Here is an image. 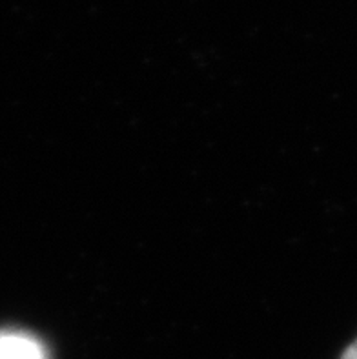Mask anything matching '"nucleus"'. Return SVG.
Here are the masks:
<instances>
[{
  "instance_id": "f257e3e1",
  "label": "nucleus",
  "mask_w": 357,
  "mask_h": 359,
  "mask_svg": "<svg viewBox=\"0 0 357 359\" xmlns=\"http://www.w3.org/2000/svg\"><path fill=\"white\" fill-rule=\"evenodd\" d=\"M0 359H42V354L27 337L0 336Z\"/></svg>"
},
{
  "instance_id": "f03ea898",
  "label": "nucleus",
  "mask_w": 357,
  "mask_h": 359,
  "mask_svg": "<svg viewBox=\"0 0 357 359\" xmlns=\"http://www.w3.org/2000/svg\"><path fill=\"white\" fill-rule=\"evenodd\" d=\"M343 359H357V339L349 346V351L344 352Z\"/></svg>"
}]
</instances>
